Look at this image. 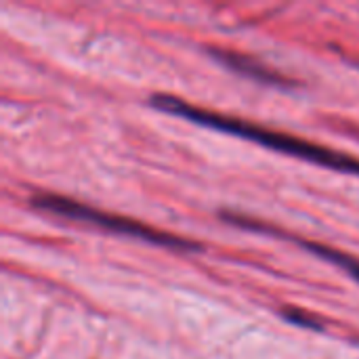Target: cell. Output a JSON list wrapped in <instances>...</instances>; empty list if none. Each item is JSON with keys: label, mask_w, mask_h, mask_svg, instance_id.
Wrapping results in <instances>:
<instances>
[{"label": "cell", "mask_w": 359, "mask_h": 359, "mask_svg": "<svg viewBox=\"0 0 359 359\" xmlns=\"http://www.w3.org/2000/svg\"><path fill=\"white\" fill-rule=\"evenodd\" d=\"M212 55L219 61H223L229 69H233V72H238V74H242L246 78H255L259 82H267V84H273V86H288L282 76L273 74L271 69L257 63L250 57H244V55L233 53V50H219V48H212Z\"/></svg>", "instance_id": "obj_3"}, {"label": "cell", "mask_w": 359, "mask_h": 359, "mask_svg": "<svg viewBox=\"0 0 359 359\" xmlns=\"http://www.w3.org/2000/svg\"><path fill=\"white\" fill-rule=\"evenodd\" d=\"M284 318H286L290 324H297V326H305V328H313V330H320V328H322V322H318L316 318H309V316L303 313V311L288 309V311H284Z\"/></svg>", "instance_id": "obj_5"}, {"label": "cell", "mask_w": 359, "mask_h": 359, "mask_svg": "<svg viewBox=\"0 0 359 359\" xmlns=\"http://www.w3.org/2000/svg\"><path fill=\"white\" fill-rule=\"evenodd\" d=\"M32 204L36 208H42V210H48V212L67 217L72 221L93 223L97 227H105V229H111V231H118V233H126V236H133V238L149 242V244H160V246L179 248V250H200L198 244H191V242L181 240L177 236L149 229V227H145V225H141L137 221H130V219H124V217H116V215H107V212H101L97 208L84 206L80 202H74V200H67V198H61V196H53V194L36 196V198H32Z\"/></svg>", "instance_id": "obj_2"}, {"label": "cell", "mask_w": 359, "mask_h": 359, "mask_svg": "<svg viewBox=\"0 0 359 359\" xmlns=\"http://www.w3.org/2000/svg\"><path fill=\"white\" fill-rule=\"evenodd\" d=\"M301 246H305L307 250H311V252H316L318 257L326 259L328 263H332V265H337V267L345 269L349 276H353V278H355V280L359 282V261L358 259H353V257H349V255H345V252H341V250H332V248H328V246L313 244V242H301Z\"/></svg>", "instance_id": "obj_4"}, {"label": "cell", "mask_w": 359, "mask_h": 359, "mask_svg": "<svg viewBox=\"0 0 359 359\" xmlns=\"http://www.w3.org/2000/svg\"><path fill=\"white\" fill-rule=\"evenodd\" d=\"M151 103L158 109L170 111V114L181 116V118H185L189 122H198V124H204V126H210V128H217V130H225V133L257 141V143H261L265 147H273L278 151H284V154H290V156H297V158H303V160H309V162H316V164H324V166H330V168H337V170H343V172L359 175L358 160L347 158V156H343L339 151H332V149H326V147H320V145H311L307 141H301V139H294V137H288V135H280V133L261 128L257 124L242 122L238 118L210 114L206 109L194 107V105H189V103H185L181 99H175L170 95H156L151 99Z\"/></svg>", "instance_id": "obj_1"}]
</instances>
